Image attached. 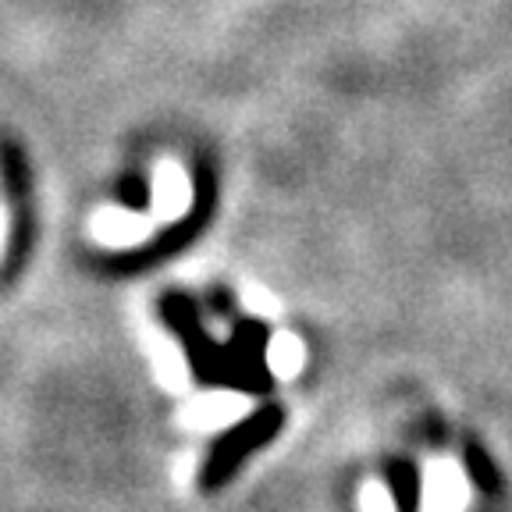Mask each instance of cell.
Segmentation results:
<instances>
[{
  "instance_id": "3957f363",
  "label": "cell",
  "mask_w": 512,
  "mask_h": 512,
  "mask_svg": "<svg viewBox=\"0 0 512 512\" xmlns=\"http://www.w3.org/2000/svg\"><path fill=\"white\" fill-rule=\"evenodd\" d=\"M427 495H424V512H459L466 498L463 473L452 459H438L427 466Z\"/></svg>"
},
{
  "instance_id": "5b68a950",
  "label": "cell",
  "mask_w": 512,
  "mask_h": 512,
  "mask_svg": "<svg viewBox=\"0 0 512 512\" xmlns=\"http://www.w3.org/2000/svg\"><path fill=\"white\" fill-rule=\"evenodd\" d=\"M363 512H395L392 495H388L381 484H370V488L363 491Z\"/></svg>"
},
{
  "instance_id": "277c9868",
  "label": "cell",
  "mask_w": 512,
  "mask_h": 512,
  "mask_svg": "<svg viewBox=\"0 0 512 512\" xmlns=\"http://www.w3.org/2000/svg\"><path fill=\"white\" fill-rule=\"evenodd\" d=\"M118 196L128 210H146L150 207V185L143 182V175H125L118 185Z\"/></svg>"
},
{
  "instance_id": "7a4b0ae2",
  "label": "cell",
  "mask_w": 512,
  "mask_h": 512,
  "mask_svg": "<svg viewBox=\"0 0 512 512\" xmlns=\"http://www.w3.org/2000/svg\"><path fill=\"white\" fill-rule=\"evenodd\" d=\"M274 427H278V416L274 413H256V416H249V420H242V424H235L232 431L217 441L210 459L203 463L200 488L214 491V488H221V484H228V477L239 470L242 459H246L256 445H264L274 434Z\"/></svg>"
},
{
  "instance_id": "6da1fadb",
  "label": "cell",
  "mask_w": 512,
  "mask_h": 512,
  "mask_svg": "<svg viewBox=\"0 0 512 512\" xmlns=\"http://www.w3.org/2000/svg\"><path fill=\"white\" fill-rule=\"evenodd\" d=\"M160 317H164L168 331H175V335L182 338L185 360H189L196 381H207V384L228 381V370H232L228 367V352L210 342V335L200 324V313H196V306H192L189 299L164 296L160 299Z\"/></svg>"
}]
</instances>
